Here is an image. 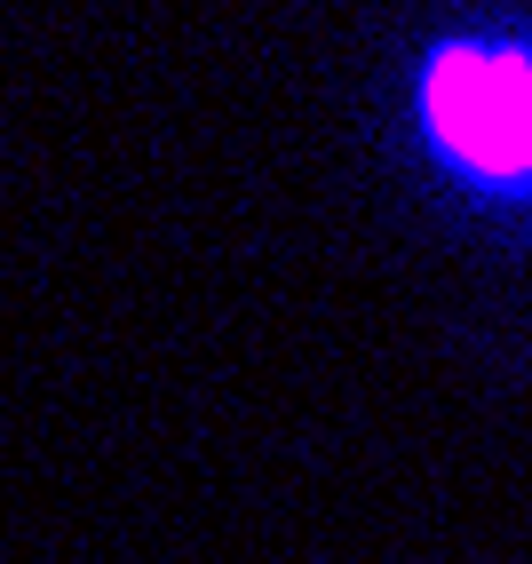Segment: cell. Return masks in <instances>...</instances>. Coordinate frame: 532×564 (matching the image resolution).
<instances>
[{"label":"cell","instance_id":"1","mask_svg":"<svg viewBox=\"0 0 532 564\" xmlns=\"http://www.w3.org/2000/svg\"><path fill=\"white\" fill-rule=\"evenodd\" d=\"M405 120L445 192L532 215V24H453L422 41Z\"/></svg>","mask_w":532,"mask_h":564}]
</instances>
